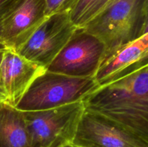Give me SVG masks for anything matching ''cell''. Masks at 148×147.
Returning a JSON list of instances; mask_svg holds the SVG:
<instances>
[{"mask_svg": "<svg viewBox=\"0 0 148 147\" xmlns=\"http://www.w3.org/2000/svg\"><path fill=\"white\" fill-rule=\"evenodd\" d=\"M100 87L94 77H75L46 70L33 82L16 109L36 111L84 101Z\"/></svg>", "mask_w": 148, "mask_h": 147, "instance_id": "7a4b0ae2", "label": "cell"}, {"mask_svg": "<svg viewBox=\"0 0 148 147\" xmlns=\"http://www.w3.org/2000/svg\"><path fill=\"white\" fill-rule=\"evenodd\" d=\"M0 147H30L23 112L4 105L0 108Z\"/></svg>", "mask_w": 148, "mask_h": 147, "instance_id": "8fae6325", "label": "cell"}, {"mask_svg": "<svg viewBox=\"0 0 148 147\" xmlns=\"http://www.w3.org/2000/svg\"><path fill=\"white\" fill-rule=\"evenodd\" d=\"M114 0H79L69 12L71 21L77 27H83L106 10Z\"/></svg>", "mask_w": 148, "mask_h": 147, "instance_id": "7c38bea8", "label": "cell"}, {"mask_svg": "<svg viewBox=\"0 0 148 147\" xmlns=\"http://www.w3.org/2000/svg\"><path fill=\"white\" fill-rule=\"evenodd\" d=\"M79 0H46V16L70 12Z\"/></svg>", "mask_w": 148, "mask_h": 147, "instance_id": "4fadbf2b", "label": "cell"}, {"mask_svg": "<svg viewBox=\"0 0 148 147\" xmlns=\"http://www.w3.org/2000/svg\"><path fill=\"white\" fill-rule=\"evenodd\" d=\"M106 56L103 43L84 27H77L46 70L75 77H95Z\"/></svg>", "mask_w": 148, "mask_h": 147, "instance_id": "5b68a950", "label": "cell"}, {"mask_svg": "<svg viewBox=\"0 0 148 147\" xmlns=\"http://www.w3.org/2000/svg\"><path fill=\"white\" fill-rule=\"evenodd\" d=\"M1 50H0V51H1Z\"/></svg>", "mask_w": 148, "mask_h": 147, "instance_id": "ac0fdd59", "label": "cell"}, {"mask_svg": "<svg viewBox=\"0 0 148 147\" xmlns=\"http://www.w3.org/2000/svg\"><path fill=\"white\" fill-rule=\"evenodd\" d=\"M76 28L69 12L52 14L47 17L16 51L30 61L47 69Z\"/></svg>", "mask_w": 148, "mask_h": 147, "instance_id": "8992f818", "label": "cell"}, {"mask_svg": "<svg viewBox=\"0 0 148 147\" xmlns=\"http://www.w3.org/2000/svg\"><path fill=\"white\" fill-rule=\"evenodd\" d=\"M142 4L143 0L119 1L83 27L103 43L106 59L137 38Z\"/></svg>", "mask_w": 148, "mask_h": 147, "instance_id": "277c9868", "label": "cell"}, {"mask_svg": "<svg viewBox=\"0 0 148 147\" xmlns=\"http://www.w3.org/2000/svg\"><path fill=\"white\" fill-rule=\"evenodd\" d=\"M148 33V0H143L137 37Z\"/></svg>", "mask_w": 148, "mask_h": 147, "instance_id": "5bb4252c", "label": "cell"}, {"mask_svg": "<svg viewBox=\"0 0 148 147\" xmlns=\"http://www.w3.org/2000/svg\"><path fill=\"white\" fill-rule=\"evenodd\" d=\"M72 145L75 147H148V143L114 121L85 110Z\"/></svg>", "mask_w": 148, "mask_h": 147, "instance_id": "52a82bcc", "label": "cell"}, {"mask_svg": "<svg viewBox=\"0 0 148 147\" xmlns=\"http://www.w3.org/2000/svg\"><path fill=\"white\" fill-rule=\"evenodd\" d=\"M85 111L83 101L52 109L24 111L30 147H65L72 145Z\"/></svg>", "mask_w": 148, "mask_h": 147, "instance_id": "3957f363", "label": "cell"}, {"mask_svg": "<svg viewBox=\"0 0 148 147\" xmlns=\"http://www.w3.org/2000/svg\"><path fill=\"white\" fill-rule=\"evenodd\" d=\"M148 65V33L134 39L107 57L95 79L100 86L108 84Z\"/></svg>", "mask_w": 148, "mask_h": 147, "instance_id": "30bf717a", "label": "cell"}, {"mask_svg": "<svg viewBox=\"0 0 148 147\" xmlns=\"http://www.w3.org/2000/svg\"><path fill=\"white\" fill-rule=\"evenodd\" d=\"M46 70L13 49L1 50L0 102L16 108L33 81Z\"/></svg>", "mask_w": 148, "mask_h": 147, "instance_id": "ba28073f", "label": "cell"}, {"mask_svg": "<svg viewBox=\"0 0 148 147\" xmlns=\"http://www.w3.org/2000/svg\"><path fill=\"white\" fill-rule=\"evenodd\" d=\"M1 106H2V104H1V102H0V108H1Z\"/></svg>", "mask_w": 148, "mask_h": 147, "instance_id": "e0dca14e", "label": "cell"}, {"mask_svg": "<svg viewBox=\"0 0 148 147\" xmlns=\"http://www.w3.org/2000/svg\"><path fill=\"white\" fill-rule=\"evenodd\" d=\"M46 0H15L1 22V41L16 50L47 18Z\"/></svg>", "mask_w": 148, "mask_h": 147, "instance_id": "9c48e42d", "label": "cell"}, {"mask_svg": "<svg viewBox=\"0 0 148 147\" xmlns=\"http://www.w3.org/2000/svg\"><path fill=\"white\" fill-rule=\"evenodd\" d=\"M85 110L108 118L148 143V65L85 98Z\"/></svg>", "mask_w": 148, "mask_h": 147, "instance_id": "6da1fadb", "label": "cell"}, {"mask_svg": "<svg viewBox=\"0 0 148 147\" xmlns=\"http://www.w3.org/2000/svg\"><path fill=\"white\" fill-rule=\"evenodd\" d=\"M15 0H0V50H4V48L3 46L1 41V22L2 17L6 12L7 11L10 6L14 2Z\"/></svg>", "mask_w": 148, "mask_h": 147, "instance_id": "9a60e30c", "label": "cell"}, {"mask_svg": "<svg viewBox=\"0 0 148 147\" xmlns=\"http://www.w3.org/2000/svg\"><path fill=\"white\" fill-rule=\"evenodd\" d=\"M65 147H75V146H74L73 145H69V146H65Z\"/></svg>", "mask_w": 148, "mask_h": 147, "instance_id": "2e32d148", "label": "cell"}]
</instances>
